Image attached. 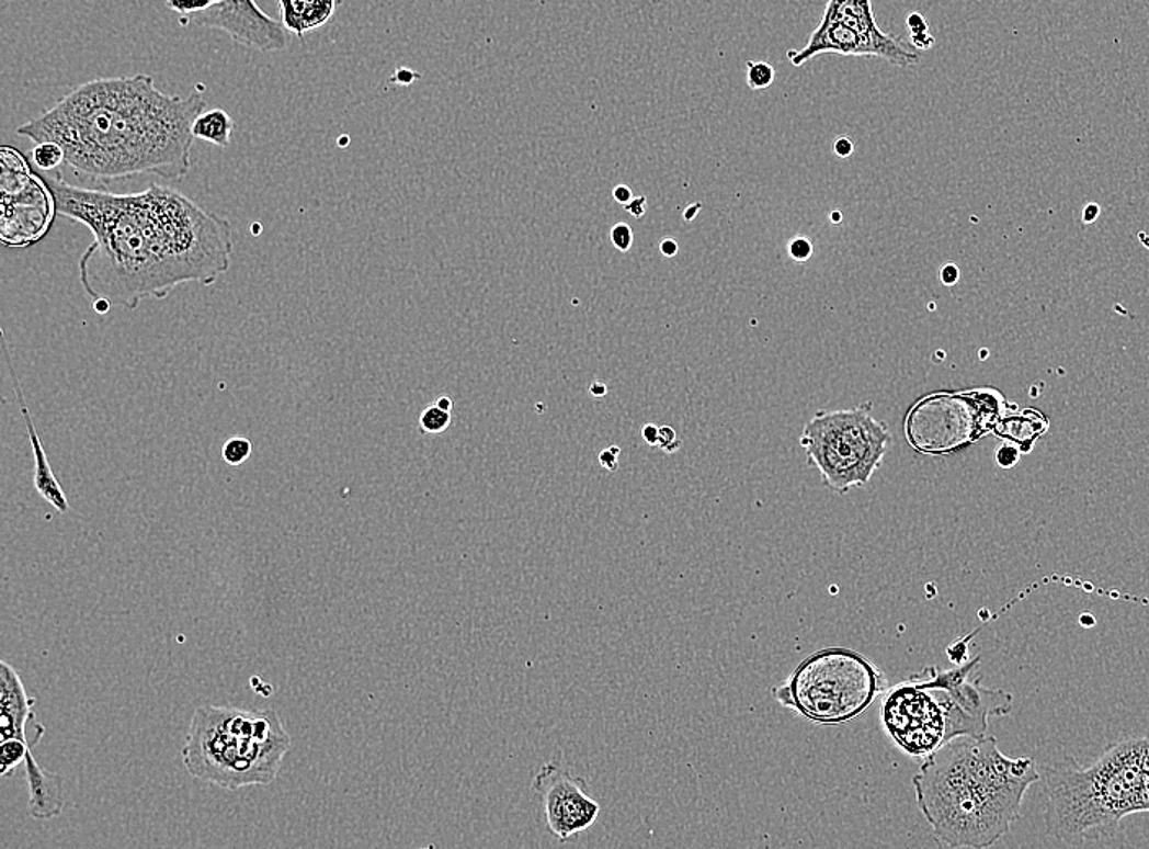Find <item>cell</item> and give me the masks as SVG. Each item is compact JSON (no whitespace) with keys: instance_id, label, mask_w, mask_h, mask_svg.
<instances>
[{"instance_id":"obj_1","label":"cell","mask_w":1149,"mask_h":849,"mask_svg":"<svg viewBox=\"0 0 1149 849\" xmlns=\"http://www.w3.org/2000/svg\"><path fill=\"white\" fill-rule=\"evenodd\" d=\"M55 212L89 227L93 242L79 259V279L93 301L135 310L166 299L186 283L212 286L229 272L234 227L172 186L152 183L139 193L69 185L36 173Z\"/></svg>"},{"instance_id":"obj_2","label":"cell","mask_w":1149,"mask_h":849,"mask_svg":"<svg viewBox=\"0 0 1149 849\" xmlns=\"http://www.w3.org/2000/svg\"><path fill=\"white\" fill-rule=\"evenodd\" d=\"M205 110L198 90L170 95L147 73L92 79L16 135L59 144L73 172L100 185L135 176L180 180L192 169V125Z\"/></svg>"},{"instance_id":"obj_3","label":"cell","mask_w":1149,"mask_h":849,"mask_svg":"<svg viewBox=\"0 0 1149 849\" xmlns=\"http://www.w3.org/2000/svg\"><path fill=\"white\" fill-rule=\"evenodd\" d=\"M1040 781L1032 758H1009L997 738L958 737L928 755L913 777L920 811L935 840L951 848H990L1021 815L1025 792Z\"/></svg>"},{"instance_id":"obj_4","label":"cell","mask_w":1149,"mask_h":849,"mask_svg":"<svg viewBox=\"0 0 1149 849\" xmlns=\"http://www.w3.org/2000/svg\"><path fill=\"white\" fill-rule=\"evenodd\" d=\"M1148 738L1108 747L1091 767L1073 758L1045 768V830L1068 845L1114 838L1124 818L1149 811Z\"/></svg>"},{"instance_id":"obj_5","label":"cell","mask_w":1149,"mask_h":849,"mask_svg":"<svg viewBox=\"0 0 1149 849\" xmlns=\"http://www.w3.org/2000/svg\"><path fill=\"white\" fill-rule=\"evenodd\" d=\"M978 664L980 657L951 670L926 667L887 691L881 718L901 750L926 758L954 738L983 737L991 717L1012 711V694L975 677Z\"/></svg>"},{"instance_id":"obj_6","label":"cell","mask_w":1149,"mask_h":849,"mask_svg":"<svg viewBox=\"0 0 1149 849\" xmlns=\"http://www.w3.org/2000/svg\"><path fill=\"white\" fill-rule=\"evenodd\" d=\"M289 748V734L275 711L202 706L193 714L182 758L193 778L237 791L272 784Z\"/></svg>"},{"instance_id":"obj_7","label":"cell","mask_w":1149,"mask_h":849,"mask_svg":"<svg viewBox=\"0 0 1149 849\" xmlns=\"http://www.w3.org/2000/svg\"><path fill=\"white\" fill-rule=\"evenodd\" d=\"M884 691V673L867 657L828 647L804 658L773 698L815 724L838 725L860 717Z\"/></svg>"},{"instance_id":"obj_8","label":"cell","mask_w":1149,"mask_h":849,"mask_svg":"<svg viewBox=\"0 0 1149 849\" xmlns=\"http://www.w3.org/2000/svg\"><path fill=\"white\" fill-rule=\"evenodd\" d=\"M891 443L887 424L862 407L820 412L805 424L800 444L824 486L838 494L868 484Z\"/></svg>"},{"instance_id":"obj_9","label":"cell","mask_w":1149,"mask_h":849,"mask_svg":"<svg viewBox=\"0 0 1149 849\" xmlns=\"http://www.w3.org/2000/svg\"><path fill=\"white\" fill-rule=\"evenodd\" d=\"M1000 407L993 393L935 394L908 416L907 434L917 450L945 454L974 443L993 423Z\"/></svg>"},{"instance_id":"obj_10","label":"cell","mask_w":1149,"mask_h":849,"mask_svg":"<svg viewBox=\"0 0 1149 849\" xmlns=\"http://www.w3.org/2000/svg\"><path fill=\"white\" fill-rule=\"evenodd\" d=\"M183 25L206 26L226 33L243 48L260 53L285 52L286 30L260 9L255 0H166Z\"/></svg>"},{"instance_id":"obj_11","label":"cell","mask_w":1149,"mask_h":849,"mask_svg":"<svg viewBox=\"0 0 1149 849\" xmlns=\"http://www.w3.org/2000/svg\"><path fill=\"white\" fill-rule=\"evenodd\" d=\"M533 791L543 804L547 830L562 844L593 827L600 817L601 805L587 781L559 761L541 768Z\"/></svg>"},{"instance_id":"obj_12","label":"cell","mask_w":1149,"mask_h":849,"mask_svg":"<svg viewBox=\"0 0 1149 849\" xmlns=\"http://www.w3.org/2000/svg\"><path fill=\"white\" fill-rule=\"evenodd\" d=\"M820 55L875 56L898 68L920 65V53L888 36L864 35L840 22L820 23L801 49H790L787 58L795 68H801Z\"/></svg>"},{"instance_id":"obj_13","label":"cell","mask_w":1149,"mask_h":849,"mask_svg":"<svg viewBox=\"0 0 1149 849\" xmlns=\"http://www.w3.org/2000/svg\"><path fill=\"white\" fill-rule=\"evenodd\" d=\"M340 0H278L283 29L299 38L322 29L335 15Z\"/></svg>"},{"instance_id":"obj_14","label":"cell","mask_w":1149,"mask_h":849,"mask_svg":"<svg viewBox=\"0 0 1149 849\" xmlns=\"http://www.w3.org/2000/svg\"><path fill=\"white\" fill-rule=\"evenodd\" d=\"M831 22L844 23L864 35H885L875 20L872 0H828L820 23Z\"/></svg>"},{"instance_id":"obj_15","label":"cell","mask_w":1149,"mask_h":849,"mask_svg":"<svg viewBox=\"0 0 1149 849\" xmlns=\"http://www.w3.org/2000/svg\"><path fill=\"white\" fill-rule=\"evenodd\" d=\"M234 126H236L234 125V120L230 118L226 110H205L193 122L192 135L193 138L200 139V142L209 143L213 146L226 149V147L230 146Z\"/></svg>"},{"instance_id":"obj_16","label":"cell","mask_w":1149,"mask_h":849,"mask_svg":"<svg viewBox=\"0 0 1149 849\" xmlns=\"http://www.w3.org/2000/svg\"><path fill=\"white\" fill-rule=\"evenodd\" d=\"M1044 430H1047V424H1037V427H1034L1027 417H1021V419H1019V417H1011V419L1004 420V422L998 427V433H1000L1001 437H1008L1011 438V440L1019 441V443H1024V451H1028L1034 446V444L1031 443H1034L1035 438H1037L1038 434L1044 433Z\"/></svg>"},{"instance_id":"obj_17","label":"cell","mask_w":1149,"mask_h":849,"mask_svg":"<svg viewBox=\"0 0 1149 849\" xmlns=\"http://www.w3.org/2000/svg\"><path fill=\"white\" fill-rule=\"evenodd\" d=\"M32 160L36 169L42 172H52L65 163V150L59 144L53 142L38 143L33 147Z\"/></svg>"},{"instance_id":"obj_18","label":"cell","mask_w":1149,"mask_h":849,"mask_svg":"<svg viewBox=\"0 0 1149 849\" xmlns=\"http://www.w3.org/2000/svg\"><path fill=\"white\" fill-rule=\"evenodd\" d=\"M451 422H453L451 412L441 409L433 403L420 414L419 427L423 434H440L451 427Z\"/></svg>"},{"instance_id":"obj_19","label":"cell","mask_w":1149,"mask_h":849,"mask_svg":"<svg viewBox=\"0 0 1149 849\" xmlns=\"http://www.w3.org/2000/svg\"><path fill=\"white\" fill-rule=\"evenodd\" d=\"M252 441L243 437H234L223 444L220 454H223L224 463L229 464V466H242L252 456Z\"/></svg>"},{"instance_id":"obj_20","label":"cell","mask_w":1149,"mask_h":849,"mask_svg":"<svg viewBox=\"0 0 1149 849\" xmlns=\"http://www.w3.org/2000/svg\"><path fill=\"white\" fill-rule=\"evenodd\" d=\"M776 80V69L766 61L747 63V83L751 90H766Z\"/></svg>"},{"instance_id":"obj_21","label":"cell","mask_w":1149,"mask_h":849,"mask_svg":"<svg viewBox=\"0 0 1149 849\" xmlns=\"http://www.w3.org/2000/svg\"><path fill=\"white\" fill-rule=\"evenodd\" d=\"M26 751L25 745L20 740L3 742L0 744V774L7 773V771L13 770L20 761L25 760Z\"/></svg>"},{"instance_id":"obj_22","label":"cell","mask_w":1149,"mask_h":849,"mask_svg":"<svg viewBox=\"0 0 1149 849\" xmlns=\"http://www.w3.org/2000/svg\"><path fill=\"white\" fill-rule=\"evenodd\" d=\"M611 242L616 247L619 252H629L634 246V230L629 224L617 223L614 224L613 229L610 233Z\"/></svg>"},{"instance_id":"obj_23","label":"cell","mask_w":1149,"mask_h":849,"mask_svg":"<svg viewBox=\"0 0 1149 849\" xmlns=\"http://www.w3.org/2000/svg\"><path fill=\"white\" fill-rule=\"evenodd\" d=\"M787 250H789V257L794 262L804 263L807 262V260L810 259L811 253H814V246H811V242L807 237L798 236L790 240Z\"/></svg>"},{"instance_id":"obj_24","label":"cell","mask_w":1149,"mask_h":849,"mask_svg":"<svg viewBox=\"0 0 1149 849\" xmlns=\"http://www.w3.org/2000/svg\"><path fill=\"white\" fill-rule=\"evenodd\" d=\"M667 454H674L680 451L681 441L678 440L676 431L671 428L670 424H663L658 427V446Z\"/></svg>"},{"instance_id":"obj_25","label":"cell","mask_w":1149,"mask_h":849,"mask_svg":"<svg viewBox=\"0 0 1149 849\" xmlns=\"http://www.w3.org/2000/svg\"><path fill=\"white\" fill-rule=\"evenodd\" d=\"M907 26L908 33H910V38L931 33L930 22H928L926 16H924L923 13L920 12H911L910 15H908Z\"/></svg>"},{"instance_id":"obj_26","label":"cell","mask_w":1149,"mask_h":849,"mask_svg":"<svg viewBox=\"0 0 1149 849\" xmlns=\"http://www.w3.org/2000/svg\"><path fill=\"white\" fill-rule=\"evenodd\" d=\"M997 460L998 463H1000V466L1005 467V469H1008V467L1014 466V464L1019 461L1017 448L1004 444V446L1001 448L1000 451H998Z\"/></svg>"},{"instance_id":"obj_27","label":"cell","mask_w":1149,"mask_h":849,"mask_svg":"<svg viewBox=\"0 0 1149 849\" xmlns=\"http://www.w3.org/2000/svg\"><path fill=\"white\" fill-rule=\"evenodd\" d=\"M624 208H626V212L629 213L630 216L636 217V219H640V217H642L644 214H646L647 212V199L646 196H637V199L636 196H634V199L630 200V202L627 203V205L624 206Z\"/></svg>"},{"instance_id":"obj_28","label":"cell","mask_w":1149,"mask_h":849,"mask_svg":"<svg viewBox=\"0 0 1149 849\" xmlns=\"http://www.w3.org/2000/svg\"><path fill=\"white\" fill-rule=\"evenodd\" d=\"M853 139L846 138V136H841V138H838L837 142H834V154H837L838 157H841V159H846V157L853 156Z\"/></svg>"},{"instance_id":"obj_29","label":"cell","mask_w":1149,"mask_h":849,"mask_svg":"<svg viewBox=\"0 0 1149 849\" xmlns=\"http://www.w3.org/2000/svg\"><path fill=\"white\" fill-rule=\"evenodd\" d=\"M598 460H600L601 466H603L606 471H611V473H613V471H616L617 466H619V456H617V454H614L613 451L610 450V448H607V450L601 451L600 456H598Z\"/></svg>"},{"instance_id":"obj_30","label":"cell","mask_w":1149,"mask_h":849,"mask_svg":"<svg viewBox=\"0 0 1149 849\" xmlns=\"http://www.w3.org/2000/svg\"><path fill=\"white\" fill-rule=\"evenodd\" d=\"M613 196L619 205L626 206L634 199V193L627 185H617L614 189Z\"/></svg>"},{"instance_id":"obj_31","label":"cell","mask_w":1149,"mask_h":849,"mask_svg":"<svg viewBox=\"0 0 1149 849\" xmlns=\"http://www.w3.org/2000/svg\"><path fill=\"white\" fill-rule=\"evenodd\" d=\"M642 438H644V441H646V443L648 444V446L657 448L658 446V427H657V424L647 423L646 427L642 428Z\"/></svg>"},{"instance_id":"obj_32","label":"cell","mask_w":1149,"mask_h":849,"mask_svg":"<svg viewBox=\"0 0 1149 849\" xmlns=\"http://www.w3.org/2000/svg\"><path fill=\"white\" fill-rule=\"evenodd\" d=\"M660 252L661 256L671 259V257L678 256V252H680V246H678V242L674 239H664L660 242Z\"/></svg>"},{"instance_id":"obj_33","label":"cell","mask_w":1149,"mask_h":849,"mask_svg":"<svg viewBox=\"0 0 1149 849\" xmlns=\"http://www.w3.org/2000/svg\"><path fill=\"white\" fill-rule=\"evenodd\" d=\"M941 279H942V282H944L945 284L957 283V280H958V269H957V267H955V265H945L944 270H942V272H941Z\"/></svg>"},{"instance_id":"obj_34","label":"cell","mask_w":1149,"mask_h":849,"mask_svg":"<svg viewBox=\"0 0 1149 849\" xmlns=\"http://www.w3.org/2000/svg\"><path fill=\"white\" fill-rule=\"evenodd\" d=\"M701 210H703V203H693V205H690L686 210H684L683 219L686 220V223H691V220L696 219V216L697 214H699Z\"/></svg>"},{"instance_id":"obj_35","label":"cell","mask_w":1149,"mask_h":849,"mask_svg":"<svg viewBox=\"0 0 1149 849\" xmlns=\"http://www.w3.org/2000/svg\"><path fill=\"white\" fill-rule=\"evenodd\" d=\"M590 394H591V396L596 397V399H600V397L606 396V394H607V386H606V384L600 383V381H596V383L591 384V386H590Z\"/></svg>"},{"instance_id":"obj_36","label":"cell","mask_w":1149,"mask_h":849,"mask_svg":"<svg viewBox=\"0 0 1149 849\" xmlns=\"http://www.w3.org/2000/svg\"><path fill=\"white\" fill-rule=\"evenodd\" d=\"M112 307V304L106 303V301H93V309H95V313L100 314V316L109 314Z\"/></svg>"},{"instance_id":"obj_37","label":"cell","mask_w":1149,"mask_h":849,"mask_svg":"<svg viewBox=\"0 0 1149 849\" xmlns=\"http://www.w3.org/2000/svg\"><path fill=\"white\" fill-rule=\"evenodd\" d=\"M434 404L440 406L441 409L447 410V412H453V399H451V397L441 396Z\"/></svg>"},{"instance_id":"obj_38","label":"cell","mask_w":1149,"mask_h":849,"mask_svg":"<svg viewBox=\"0 0 1149 849\" xmlns=\"http://www.w3.org/2000/svg\"><path fill=\"white\" fill-rule=\"evenodd\" d=\"M1097 214H1099V206L1089 205L1088 210H1085V213H1084V219L1088 220V223H1091V220L1094 219V217L1097 216Z\"/></svg>"},{"instance_id":"obj_39","label":"cell","mask_w":1149,"mask_h":849,"mask_svg":"<svg viewBox=\"0 0 1149 849\" xmlns=\"http://www.w3.org/2000/svg\"><path fill=\"white\" fill-rule=\"evenodd\" d=\"M610 450L613 451L614 454H617V456H619V454H621V448L619 446H616V444H613V446H610Z\"/></svg>"},{"instance_id":"obj_40","label":"cell","mask_w":1149,"mask_h":849,"mask_svg":"<svg viewBox=\"0 0 1149 849\" xmlns=\"http://www.w3.org/2000/svg\"><path fill=\"white\" fill-rule=\"evenodd\" d=\"M831 219H833V220H834V223H837V220H840V219H841V214H840V213H833V214H831Z\"/></svg>"}]
</instances>
